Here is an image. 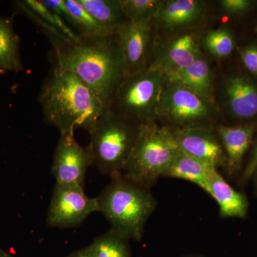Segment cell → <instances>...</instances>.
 <instances>
[{
    "label": "cell",
    "instance_id": "25",
    "mask_svg": "<svg viewBox=\"0 0 257 257\" xmlns=\"http://www.w3.org/2000/svg\"><path fill=\"white\" fill-rule=\"evenodd\" d=\"M24 4L41 18L43 21L55 28L56 30L60 31L61 33L63 34L64 36L69 39L71 41L79 42L80 41V38L77 34L72 30L68 25H67L62 18L58 15H56L55 13L47 8L41 1L39 0H25L23 1Z\"/></svg>",
    "mask_w": 257,
    "mask_h": 257
},
{
    "label": "cell",
    "instance_id": "29",
    "mask_svg": "<svg viewBox=\"0 0 257 257\" xmlns=\"http://www.w3.org/2000/svg\"><path fill=\"white\" fill-rule=\"evenodd\" d=\"M40 1L47 8L62 18L64 23L72 30V15L66 5L65 0H40Z\"/></svg>",
    "mask_w": 257,
    "mask_h": 257
},
{
    "label": "cell",
    "instance_id": "8",
    "mask_svg": "<svg viewBox=\"0 0 257 257\" xmlns=\"http://www.w3.org/2000/svg\"><path fill=\"white\" fill-rule=\"evenodd\" d=\"M99 211L96 198L86 195L84 188L55 184L46 219L50 227L74 228L92 213Z\"/></svg>",
    "mask_w": 257,
    "mask_h": 257
},
{
    "label": "cell",
    "instance_id": "4",
    "mask_svg": "<svg viewBox=\"0 0 257 257\" xmlns=\"http://www.w3.org/2000/svg\"><path fill=\"white\" fill-rule=\"evenodd\" d=\"M179 152L170 127L157 121L143 123L122 175L150 189L163 177Z\"/></svg>",
    "mask_w": 257,
    "mask_h": 257
},
{
    "label": "cell",
    "instance_id": "9",
    "mask_svg": "<svg viewBox=\"0 0 257 257\" xmlns=\"http://www.w3.org/2000/svg\"><path fill=\"white\" fill-rule=\"evenodd\" d=\"M153 23H125L116 32L124 57L126 77L150 67L157 40Z\"/></svg>",
    "mask_w": 257,
    "mask_h": 257
},
{
    "label": "cell",
    "instance_id": "19",
    "mask_svg": "<svg viewBox=\"0 0 257 257\" xmlns=\"http://www.w3.org/2000/svg\"><path fill=\"white\" fill-rule=\"evenodd\" d=\"M94 20L110 34L128 21L123 11L121 0H78Z\"/></svg>",
    "mask_w": 257,
    "mask_h": 257
},
{
    "label": "cell",
    "instance_id": "27",
    "mask_svg": "<svg viewBox=\"0 0 257 257\" xmlns=\"http://www.w3.org/2000/svg\"><path fill=\"white\" fill-rule=\"evenodd\" d=\"M257 170V139L253 144L247 162L241 171L239 176V184L241 187L246 185L251 179V177Z\"/></svg>",
    "mask_w": 257,
    "mask_h": 257
},
{
    "label": "cell",
    "instance_id": "21",
    "mask_svg": "<svg viewBox=\"0 0 257 257\" xmlns=\"http://www.w3.org/2000/svg\"><path fill=\"white\" fill-rule=\"evenodd\" d=\"M65 3L72 15V30L79 38L111 35L84 9L78 0H65Z\"/></svg>",
    "mask_w": 257,
    "mask_h": 257
},
{
    "label": "cell",
    "instance_id": "14",
    "mask_svg": "<svg viewBox=\"0 0 257 257\" xmlns=\"http://www.w3.org/2000/svg\"><path fill=\"white\" fill-rule=\"evenodd\" d=\"M215 130L226 154L224 170L230 177L237 175L241 170L245 155L252 144L257 123L250 121L235 126L216 125Z\"/></svg>",
    "mask_w": 257,
    "mask_h": 257
},
{
    "label": "cell",
    "instance_id": "32",
    "mask_svg": "<svg viewBox=\"0 0 257 257\" xmlns=\"http://www.w3.org/2000/svg\"><path fill=\"white\" fill-rule=\"evenodd\" d=\"M0 257H12L9 253L6 252L5 250L0 247Z\"/></svg>",
    "mask_w": 257,
    "mask_h": 257
},
{
    "label": "cell",
    "instance_id": "16",
    "mask_svg": "<svg viewBox=\"0 0 257 257\" xmlns=\"http://www.w3.org/2000/svg\"><path fill=\"white\" fill-rule=\"evenodd\" d=\"M165 78L169 82L187 88L204 100L216 104L213 72L204 55L186 68L165 75Z\"/></svg>",
    "mask_w": 257,
    "mask_h": 257
},
{
    "label": "cell",
    "instance_id": "1",
    "mask_svg": "<svg viewBox=\"0 0 257 257\" xmlns=\"http://www.w3.org/2000/svg\"><path fill=\"white\" fill-rule=\"evenodd\" d=\"M53 65L77 75L105 105L126 77L124 57L116 34L83 37L54 49Z\"/></svg>",
    "mask_w": 257,
    "mask_h": 257
},
{
    "label": "cell",
    "instance_id": "5",
    "mask_svg": "<svg viewBox=\"0 0 257 257\" xmlns=\"http://www.w3.org/2000/svg\"><path fill=\"white\" fill-rule=\"evenodd\" d=\"M140 123L114 114L109 108L89 132L92 165L111 178L122 175L138 138Z\"/></svg>",
    "mask_w": 257,
    "mask_h": 257
},
{
    "label": "cell",
    "instance_id": "18",
    "mask_svg": "<svg viewBox=\"0 0 257 257\" xmlns=\"http://www.w3.org/2000/svg\"><path fill=\"white\" fill-rule=\"evenodd\" d=\"M217 170L179 150L163 177L183 179L207 193L211 177Z\"/></svg>",
    "mask_w": 257,
    "mask_h": 257
},
{
    "label": "cell",
    "instance_id": "22",
    "mask_svg": "<svg viewBox=\"0 0 257 257\" xmlns=\"http://www.w3.org/2000/svg\"><path fill=\"white\" fill-rule=\"evenodd\" d=\"M201 46L212 57H229L235 47L234 37L229 29L221 28L206 32L201 39Z\"/></svg>",
    "mask_w": 257,
    "mask_h": 257
},
{
    "label": "cell",
    "instance_id": "13",
    "mask_svg": "<svg viewBox=\"0 0 257 257\" xmlns=\"http://www.w3.org/2000/svg\"><path fill=\"white\" fill-rule=\"evenodd\" d=\"M205 3L199 0L162 1L153 23L156 31L167 35L189 31L200 23L205 13Z\"/></svg>",
    "mask_w": 257,
    "mask_h": 257
},
{
    "label": "cell",
    "instance_id": "31",
    "mask_svg": "<svg viewBox=\"0 0 257 257\" xmlns=\"http://www.w3.org/2000/svg\"><path fill=\"white\" fill-rule=\"evenodd\" d=\"M251 180L253 181V187H254L255 192H256L257 194V170L256 172L253 173Z\"/></svg>",
    "mask_w": 257,
    "mask_h": 257
},
{
    "label": "cell",
    "instance_id": "28",
    "mask_svg": "<svg viewBox=\"0 0 257 257\" xmlns=\"http://www.w3.org/2000/svg\"><path fill=\"white\" fill-rule=\"evenodd\" d=\"M241 62L245 68L252 75L257 77V46L248 45L240 51Z\"/></svg>",
    "mask_w": 257,
    "mask_h": 257
},
{
    "label": "cell",
    "instance_id": "3",
    "mask_svg": "<svg viewBox=\"0 0 257 257\" xmlns=\"http://www.w3.org/2000/svg\"><path fill=\"white\" fill-rule=\"evenodd\" d=\"M96 198L99 211L109 221L111 229L128 241L143 239L147 221L157 206L150 189L121 175L111 178Z\"/></svg>",
    "mask_w": 257,
    "mask_h": 257
},
{
    "label": "cell",
    "instance_id": "7",
    "mask_svg": "<svg viewBox=\"0 0 257 257\" xmlns=\"http://www.w3.org/2000/svg\"><path fill=\"white\" fill-rule=\"evenodd\" d=\"M218 115L215 104L165 78L157 114V120H162L164 125L172 128L215 126Z\"/></svg>",
    "mask_w": 257,
    "mask_h": 257
},
{
    "label": "cell",
    "instance_id": "17",
    "mask_svg": "<svg viewBox=\"0 0 257 257\" xmlns=\"http://www.w3.org/2000/svg\"><path fill=\"white\" fill-rule=\"evenodd\" d=\"M207 194L217 203L221 218L243 219L247 216L249 209L247 196L231 187L219 170L211 177Z\"/></svg>",
    "mask_w": 257,
    "mask_h": 257
},
{
    "label": "cell",
    "instance_id": "2",
    "mask_svg": "<svg viewBox=\"0 0 257 257\" xmlns=\"http://www.w3.org/2000/svg\"><path fill=\"white\" fill-rule=\"evenodd\" d=\"M44 119L60 135L81 128L89 133L108 106L72 72L53 65L38 97Z\"/></svg>",
    "mask_w": 257,
    "mask_h": 257
},
{
    "label": "cell",
    "instance_id": "33",
    "mask_svg": "<svg viewBox=\"0 0 257 257\" xmlns=\"http://www.w3.org/2000/svg\"><path fill=\"white\" fill-rule=\"evenodd\" d=\"M181 257H204L202 256H200V255H186V256H181Z\"/></svg>",
    "mask_w": 257,
    "mask_h": 257
},
{
    "label": "cell",
    "instance_id": "26",
    "mask_svg": "<svg viewBox=\"0 0 257 257\" xmlns=\"http://www.w3.org/2000/svg\"><path fill=\"white\" fill-rule=\"evenodd\" d=\"M256 2L251 0H221L219 2L223 13L229 16L240 17L252 9Z\"/></svg>",
    "mask_w": 257,
    "mask_h": 257
},
{
    "label": "cell",
    "instance_id": "30",
    "mask_svg": "<svg viewBox=\"0 0 257 257\" xmlns=\"http://www.w3.org/2000/svg\"><path fill=\"white\" fill-rule=\"evenodd\" d=\"M69 257H98L96 254L95 249L92 243L87 247L79 250L71 254Z\"/></svg>",
    "mask_w": 257,
    "mask_h": 257
},
{
    "label": "cell",
    "instance_id": "23",
    "mask_svg": "<svg viewBox=\"0 0 257 257\" xmlns=\"http://www.w3.org/2000/svg\"><path fill=\"white\" fill-rule=\"evenodd\" d=\"M98 257H132L128 240L109 229L92 243Z\"/></svg>",
    "mask_w": 257,
    "mask_h": 257
},
{
    "label": "cell",
    "instance_id": "12",
    "mask_svg": "<svg viewBox=\"0 0 257 257\" xmlns=\"http://www.w3.org/2000/svg\"><path fill=\"white\" fill-rule=\"evenodd\" d=\"M170 128L181 152L218 170H225L226 154L215 126Z\"/></svg>",
    "mask_w": 257,
    "mask_h": 257
},
{
    "label": "cell",
    "instance_id": "20",
    "mask_svg": "<svg viewBox=\"0 0 257 257\" xmlns=\"http://www.w3.org/2000/svg\"><path fill=\"white\" fill-rule=\"evenodd\" d=\"M22 69L19 37L10 22L0 16V72H19Z\"/></svg>",
    "mask_w": 257,
    "mask_h": 257
},
{
    "label": "cell",
    "instance_id": "24",
    "mask_svg": "<svg viewBox=\"0 0 257 257\" xmlns=\"http://www.w3.org/2000/svg\"><path fill=\"white\" fill-rule=\"evenodd\" d=\"M121 6L128 21L151 23L160 10V0H121Z\"/></svg>",
    "mask_w": 257,
    "mask_h": 257
},
{
    "label": "cell",
    "instance_id": "11",
    "mask_svg": "<svg viewBox=\"0 0 257 257\" xmlns=\"http://www.w3.org/2000/svg\"><path fill=\"white\" fill-rule=\"evenodd\" d=\"M92 165L87 147L79 145L74 133L60 135L54 152L52 172L56 184L75 185L84 188L88 167Z\"/></svg>",
    "mask_w": 257,
    "mask_h": 257
},
{
    "label": "cell",
    "instance_id": "6",
    "mask_svg": "<svg viewBox=\"0 0 257 257\" xmlns=\"http://www.w3.org/2000/svg\"><path fill=\"white\" fill-rule=\"evenodd\" d=\"M165 75L148 67L125 77L109 103V110L124 119L143 124L157 121Z\"/></svg>",
    "mask_w": 257,
    "mask_h": 257
},
{
    "label": "cell",
    "instance_id": "15",
    "mask_svg": "<svg viewBox=\"0 0 257 257\" xmlns=\"http://www.w3.org/2000/svg\"><path fill=\"white\" fill-rule=\"evenodd\" d=\"M224 94L229 114L240 121H253L257 116V86L243 74L230 76L224 83Z\"/></svg>",
    "mask_w": 257,
    "mask_h": 257
},
{
    "label": "cell",
    "instance_id": "10",
    "mask_svg": "<svg viewBox=\"0 0 257 257\" xmlns=\"http://www.w3.org/2000/svg\"><path fill=\"white\" fill-rule=\"evenodd\" d=\"M203 55L201 40L195 32H182L157 40L150 67L165 75L186 68Z\"/></svg>",
    "mask_w": 257,
    "mask_h": 257
}]
</instances>
